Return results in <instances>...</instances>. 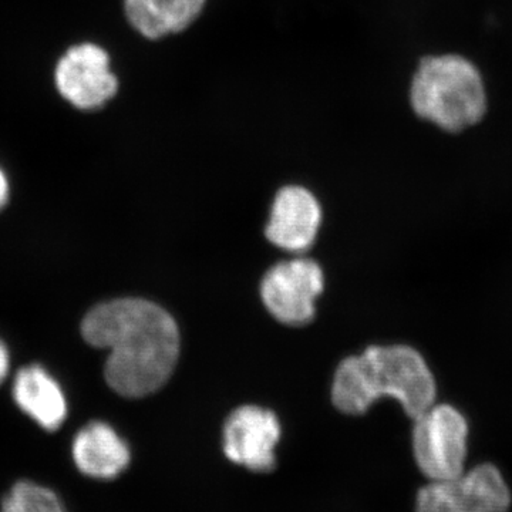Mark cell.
<instances>
[{"label":"cell","instance_id":"obj_1","mask_svg":"<svg viewBox=\"0 0 512 512\" xmlns=\"http://www.w3.org/2000/svg\"><path fill=\"white\" fill-rule=\"evenodd\" d=\"M83 338L109 349L104 375L114 392L140 399L157 392L173 375L180 333L170 313L144 299L100 303L84 316Z\"/></svg>","mask_w":512,"mask_h":512},{"label":"cell","instance_id":"obj_2","mask_svg":"<svg viewBox=\"0 0 512 512\" xmlns=\"http://www.w3.org/2000/svg\"><path fill=\"white\" fill-rule=\"evenodd\" d=\"M404 107L414 124L434 136H473L490 120L493 84L480 60L454 47L426 50L410 64Z\"/></svg>","mask_w":512,"mask_h":512},{"label":"cell","instance_id":"obj_3","mask_svg":"<svg viewBox=\"0 0 512 512\" xmlns=\"http://www.w3.org/2000/svg\"><path fill=\"white\" fill-rule=\"evenodd\" d=\"M436 394L426 360L406 345L372 346L348 357L336 370L332 389L339 412L357 416L382 397H392L413 420L433 406Z\"/></svg>","mask_w":512,"mask_h":512},{"label":"cell","instance_id":"obj_4","mask_svg":"<svg viewBox=\"0 0 512 512\" xmlns=\"http://www.w3.org/2000/svg\"><path fill=\"white\" fill-rule=\"evenodd\" d=\"M468 423L450 404H433L414 419L413 453L430 481L453 480L466 471Z\"/></svg>","mask_w":512,"mask_h":512},{"label":"cell","instance_id":"obj_5","mask_svg":"<svg viewBox=\"0 0 512 512\" xmlns=\"http://www.w3.org/2000/svg\"><path fill=\"white\" fill-rule=\"evenodd\" d=\"M55 86L62 99L80 111L104 109L120 93L110 53L93 42L77 43L60 56Z\"/></svg>","mask_w":512,"mask_h":512},{"label":"cell","instance_id":"obj_6","mask_svg":"<svg viewBox=\"0 0 512 512\" xmlns=\"http://www.w3.org/2000/svg\"><path fill=\"white\" fill-rule=\"evenodd\" d=\"M510 504L503 474L493 464H480L453 480L424 485L416 512H507Z\"/></svg>","mask_w":512,"mask_h":512},{"label":"cell","instance_id":"obj_7","mask_svg":"<svg viewBox=\"0 0 512 512\" xmlns=\"http://www.w3.org/2000/svg\"><path fill=\"white\" fill-rule=\"evenodd\" d=\"M323 291L320 266L311 259L275 265L261 285L266 309L285 325L301 326L315 316V301Z\"/></svg>","mask_w":512,"mask_h":512},{"label":"cell","instance_id":"obj_8","mask_svg":"<svg viewBox=\"0 0 512 512\" xmlns=\"http://www.w3.org/2000/svg\"><path fill=\"white\" fill-rule=\"evenodd\" d=\"M279 439L281 424L274 413L261 407H239L225 423L224 453L238 466L268 473L275 468Z\"/></svg>","mask_w":512,"mask_h":512},{"label":"cell","instance_id":"obj_9","mask_svg":"<svg viewBox=\"0 0 512 512\" xmlns=\"http://www.w3.org/2000/svg\"><path fill=\"white\" fill-rule=\"evenodd\" d=\"M320 218L319 202L308 188L285 185L276 192L266 237L286 251H305L315 241Z\"/></svg>","mask_w":512,"mask_h":512},{"label":"cell","instance_id":"obj_10","mask_svg":"<svg viewBox=\"0 0 512 512\" xmlns=\"http://www.w3.org/2000/svg\"><path fill=\"white\" fill-rule=\"evenodd\" d=\"M211 0H123L128 26L147 42L190 33L207 15Z\"/></svg>","mask_w":512,"mask_h":512},{"label":"cell","instance_id":"obj_11","mask_svg":"<svg viewBox=\"0 0 512 512\" xmlns=\"http://www.w3.org/2000/svg\"><path fill=\"white\" fill-rule=\"evenodd\" d=\"M72 454L80 473L101 481L119 477L131 460L126 441L103 421H93L76 434Z\"/></svg>","mask_w":512,"mask_h":512},{"label":"cell","instance_id":"obj_12","mask_svg":"<svg viewBox=\"0 0 512 512\" xmlns=\"http://www.w3.org/2000/svg\"><path fill=\"white\" fill-rule=\"evenodd\" d=\"M13 399L23 413L47 431L59 430L66 420V396L43 367L20 370L13 382Z\"/></svg>","mask_w":512,"mask_h":512},{"label":"cell","instance_id":"obj_13","mask_svg":"<svg viewBox=\"0 0 512 512\" xmlns=\"http://www.w3.org/2000/svg\"><path fill=\"white\" fill-rule=\"evenodd\" d=\"M0 512H67V510L55 491L33 481H19L3 498Z\"/></svg>","mask_w":512,"mask_h":512},{"label":"cell","instance_id":"obj_14","mask_svg":"<svg viewBox=\"0 0 512 512\" xmlns=\"http://www.w3.org/2000/svg\"><path fill=\"white\" fill-rule=\"evenodd\" d=\"M10 357L8 349L3 345L0 340V384L5 382L6 377L9 375Z\"/></svg>","mask_w":512,"mask_h":512},{"label":"cell","instance_id":"obj_15","mask_svg":"<svg viewBox=\"0 0 512 512\" xmlns=\"http://www.w3.org/2000/svg\"><path fill=\"white\" fill-rule=\"evenodd\" d=\"M10 194V185L8 180V175L5 174V171L0 167V211L5 208V205L8 204Z\"/></svg>","mask_w":512,"mask_h":512}]
</instances>
